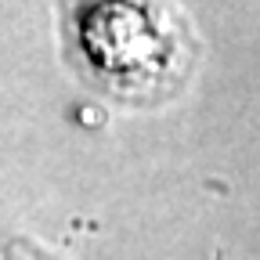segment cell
Returning a JSON list of instances; mask_svg holds the SVG:
<instances>
[{
	"mask_svg": "<svg viewBox=\"0 0 260 260\" xmlns=\"http://www.w3.org/2000/svg\"><path fill=\"white\" fill-rule=\"evenodd\" d=\"M58 37L76 80L123 109L170 105L203 58L177 0H58Z\"/></svg>",
	"mask_w": 260,
	"mask_h": 260,
	"instance_id": "6da1fadb",
	"label": "cell"
},
{
	"mask_svg": "<svg viewBox=\"0 0 260 260\" xmlns=\"http://www.w3.org/2000/svg\"><path fill=\"white\" fill-rule=\"evenodd\" d=\"M0 260H65V256L47 249V246H40L37 239L4 235V239H0Z\"/></svg>",
	"mask_w": 260,
	"mask_h": 260,
	"instance_id": "7a4b0ae2",
	"label": "cell"
}]
</instances>
